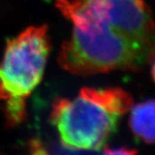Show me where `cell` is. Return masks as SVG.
<instances>
[{"label":"cell","mask_w":155,"mask_h":155,"mask_svg":"<svg viewBox=\"0 0 155 155\" xmlns=\"http://www.w3.org/2000/svg\"><path fill=\"white\" fill-rule=\"evenodd\" d=\"M137 151L136 150H132L129 148H118V149L113 150H106L104 153L107 154H134L136 153Z\"/></svg>","instance_id":"5"},{"label":"cell","mask_w":155,"mask_h":155,"mask_svg":"<svg viewBox=\"0 0 155 155\" xmlns=\"http://www.w3.org/2000/svg\"><path fill=\"white\" fill-rule=\"evenodd\" d=\"M152 75H153V78L155 81V60L153 61V68H152Z\"/></svg>","instance_id":"6"},{"label":"cell","mask_w":155,"mask_h":155,"mask_svg":"<svg viewBox=\"0 0 155 155\" xmlns=\"http://www.w3.org/2000/svg\"><path fill=\"white\" fill-rule=\"evenodd\" d=\"M50 50L48 27H29L9 41L0 62V104L26 105L43 75Z\"/></svg>","instance_id":"3"},{"label":"cell","mask_w":155,"mask_h":155,"mask_svg":"<svg viewBox=\"0 0 155 155\" xmlns=\"http://www.w3.org/2000/svg\"><path fill=\"white\" fill-rule=\"evenodd\" d=\"M132 105L131 96L122 89L83 88L73 99L56 100L50 120L66 147L97 151L116 131L118 120Z\"/></svg>","instance_id":"1"},{"label":"cell","mask_w":155,"mask_h":155,"mask_svg":"<svg viewBox=\"0 0 155 155\" xmlns=\"http://www.w3.org/2000/svg\"><path fill=\"white\" fill-rule=\"evenodd\" d=\"M129 126L139 140L148 144L155 143V100H147L134 107Z\"/></svg>","instance_id":"4"},{"label":"cell","mask_w":155,"mask_h":155,"mask_svg":"<svg viewBox=\"0 0 155 155\" xmlns=\"http://www.w3.org/2000/svg\"><path fill=\"white\" fill-rule=\"evenodd\" d=\"M153 54L108 22L81 30L75 28L64 42L58 61L76 75H92L115 70L137 71Z\"/></svg>","instance_id":"2"}]
</instances>
